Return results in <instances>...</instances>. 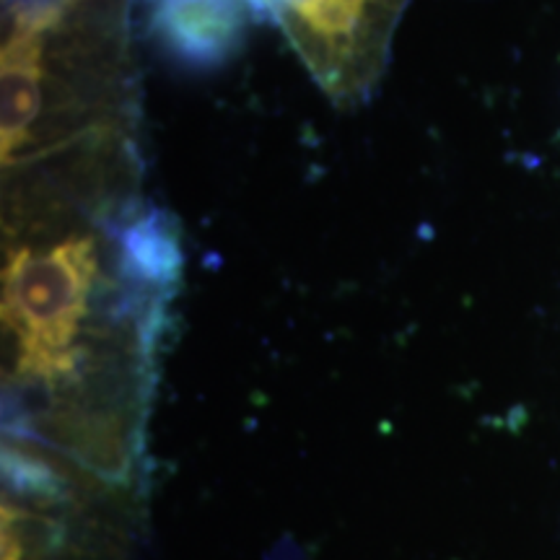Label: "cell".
Listing matches in <instances>:
<instances>
[{
    "mask_svg": "<svg viewBox=\"0 0 560 560\" xmlns=\"http://www.w3.org/2000/svg\"><path fill=\"white\" fill-rule=\"evenodd\" d=\"M140 499L3 450V560H128Z\"/></svg>",
    "mask_w": 560,
    "mask_h": 560,
    "instance_id": "6da1fadb",
    "label": "cell"
},
{
    "mask_svg": "<svg viewBox=\"0 0 560 560\" xmlns=\"http://www.w3.org/2000/svg\"><path fill=\"white\" fill-rule=\"evenodd\" d=\"M283 26L301 58L332 96L374 81L402 0H249Z\"/></svg>",
    "mask_w": 560,
    "mask_h": 560,
    "instance_id": "7a4b0ae2",
    "label": "cell"
},
{
    "mask_svg": "<svg viewBox=\"0 0 560 560\" xmlns=\"http://www.w3.org/2000/svg\"><path fill=\"white\" fill-rule=\"evenodd\" d=\"M249 0H153V32L174 58L219 66L240 47Z\"/></svg>",
    "mask_w": 560,
    "mask_h": 560,
    "instance_id": "3957f363",
    "label": "cell"
},
{
    "mask_svg": "<svg viewBox=\"0 0 560 560\" xmlns=\"http://www.w3.org/2000/svg\"><path fill=\"white\" fill-rule=\"evenodd\" d=\"M45 102V32L13 30L3 47V164L32 143Z\"/></svg>",
    "mask_w": 560,
    "mask_h": 560,
    "instance_id": "277c9868",
    "label": "cell"
},
{
    "mask_svg": "<svg viewBox=\"0 0 560 560\" xmlns=\"http://www.w3.org/2000/svg\"><path fill=\"white\" fill-rule=\"evenodd\" d=\"M122 268L132 283H174L179 268V249L172 229L159 215L132 221L122 231Z\"/></svg>",
    "mask_w": 560,
    "mask_h": 560,
    "instance_id": "5b68a950",
    "label": "cell"
},
{
    "mask_svg": "<svg viewBox=\"0 0 560 560\" xmlns=\"http://www.w3.org/2000/svg\"><path fill=\"white\" fill-rule=\"evenodd\" d=\"M73 0H9L11 19L16 21H55Z\"/></svg>",
    "mask_w": 560,
    "mask_h": 560,
    "instance_id": "8992f818",
    "label": "cell"
}]
</instances>
